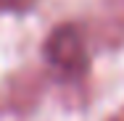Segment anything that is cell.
I'll use <instances>...</instances> for the list:
<instances>
[{
  "label": "cell",
  "mask_w": 124,
  "mask_h": 121,
  "mask_svg": "<svg viewBox=\"0 0 124 121\" xmlns=\"http://www.w3.org/2000/svg\"><path fill=\"white\" fill-rule=\"evenodd\" d=\"M45 61L53 74L63 84H82L90 71V53L85 45V37L74 24H61L48 34L45 45Z\"/></svg>",
  "instance_id": "obj_1"
},
{
  "label": "cell",
  "mask_w": 124,
  "mask_h": 121,
  "mask_svg": "<svg viewBox=\"0 0 124 121\" xmlns=\"http://www.w3.org/2000/svg\"><path fill=\"white\" fill-rule=\"evenodd\" d=\"M93 37L100 48H124V0H100L93 16Z\"/></svg>",
  "instance_id": "obj_2"
},
{
  "label": "cell",
  "mask_w": 124,
  "mask_h": 121,
  "mask_svg": "<svg viewBox=\"0 0 124 121\" xmlns=\"http://www.w3.org/2000/svg\"><path fill=\"white\" fill-rule=\"evenodd\" d=\"M37 0H0V13H26Z\"/></svg>",
  "instance_id": "obj_3"
},
{
  "label": "cell",
  "mask_w": 124,
  "mask_h": 121,
  "mask_svg": "<svg viewBox=\"0 0 124 121\" xmlns=\"http://www.w3.org/2000/svg\"><path fill=\"white\" fill-rule=\"evenodd\" d=\"M108 121H124V108H122V111H116V113H114Z\"/></svg>",
  "instance_id": "obj_4"
}]
</instances>
